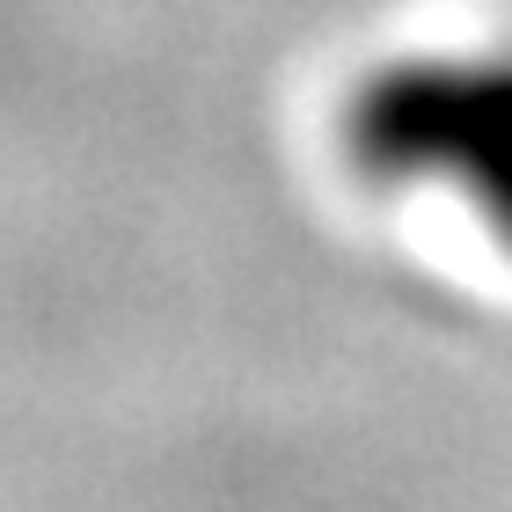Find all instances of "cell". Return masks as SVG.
<instances>
[{
    "instance_id": "obj_1",
    "label": "cell",
    "mask_w": 512,
    "mask_h": 512,
    "mask_svg": "<svg viewBox=\"0 0 512 512\" xmlns=\"http://www.w3.org/2000/svg\"><path fill=\"white\" fill-rule=\"evenodd\" d=\"M337 147L374 191H447L512 249V44L366 66L337 103Z\"/></svg>"
}]
</instances>
